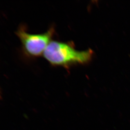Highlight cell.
<instances>
[{
    "label": "cell",
    "instance_id": "6da1fadb",
    "mask_svg": "<svg viewBox=\"0 0 130 130\" xmlns=\"http://www.w3.org/2000/svg\"><path fill=\"white\" fill-rule=\"evenodd\" d=\"M93 54L91 49L79 51L69 43L52 41L43 55L51 65L69 68L74 65L88 64L92 60Z\"/></svg>",
    "mask_w": 130,
    "mask_h": 130
},
{
    "label": "cell",
    "instance_id": "7a4b0ae2",
    "mask_svg": "<svg viewBox=\"0 0 130 130\" xmlns=\"http://www.w3.org/2000/svg\"><path fill=\"white\" fill-rule=\"evenodd\" d=\"M54 32L53 27H51L44 33L38 34H31L21 28L19 30L17 34L26 52L31 56L37 57L43 54L52 41Z\"/></svg>",
    "mask_w": 130,
    "mask_h": 130
}]
</instances>
